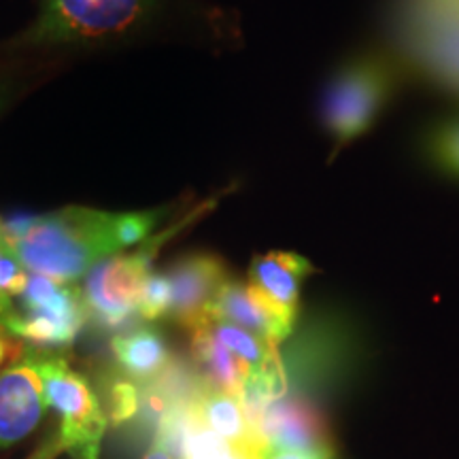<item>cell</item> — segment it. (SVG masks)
<instances>
[{
    "mask_svg": "<svg viewBox=\"0 0 459 459\" xmlns=\"http://www.w3.org/2000/svg\"><path fill=\"white\" fill-rule=\"evenodd\" d=\"M15 353H17L15 342H11L7 336L0 334V366H3L7 359H13Z\"/></svg>",
    "mask_w": 459,
    "mask_h": 459,
    "instance_id": "23",
    "label": "cell"
},
{
    "mask_svg": "<svg viewBox=\"0 0 459 459\" xmlns=\"http://www.w3.org/2000/svg\"><path fill=\"white\" fill-rule=\"evenodd\" d=\"M266 459H324V457L311 455V453H300V451H271V455Z\"/></svg>",
    "mask_w": 459,
    "mask_h": 459,
    "instance_id": "24",
    "label": "cell"
},
{
    "mask_svg": "<svg viewBox=\"0 0 459 459\" xmlns=\"http://www.w3.org/2000/svg\"><path fill=\"white\" fill-rule=\"evenodd\" d=\"M209 319L228 321L238 328L249 330L251 334L264 338L273 347H279L287 336L291 334L274 315L260 302L249 285L243 281L226 279L220 287L213 304L209 308Z\"/></svg>",
    "mask_w": 459,
    "mask_h": 459,
    "instance_id": "12",
    "label": "cell"
},
{
    "mask_svg": "<svg viewBox=\"0 0 459 459\" xmlns=\"http://www.w3.org/2000/svg\"><path fill=\"white\" fill-rule=\"evenodd\" d=\"M192 353L198 370L204 377V385L221 389V392L232 395L243 394L251 370L211 334L206 324L192 330Z\"/></svg>",
    "mask_w": 459,
    "mask_h": 459,
    "instance_id": "13",
    "label": "cell"
},
{
    "mask_svg": "<svg viewBox=\"0 0 459 459\" xmlns=\"http://www.w3.org/2000/svg\"><path fill=\"white\" fill-rule=\"evenodd\" d=\"M141 406V392L128 378H117L108 389V417L113 423H126Z\"/></svg>",
    "mask_w": 459,
    "mask_h": 459,
    "instance_id": "21",
    "label": "cell"
},
{
    "mask_svg": "<svg viewBox=\"0 0 459 459\" xmlns=\"http://www.w3.org/2000/svg\"><path fill=\"white\" fill-rule=\"evenodd\" d=\"M428 152L445 170L459 175V119L440 124L428 139Z\"/></svg>",
    "mask_w": 459,
    "mask_h": 459,
    "instance_id": "18",
    "label": "cell"
},
{
    "mask_svg": "<svg viewBox=\"0 0 459 459\" xmlns=\"http://www.w3.org/2000/svg\"><path fill=\"white\" fill-rule=\"evenodd\" d=\"M206 328L211 330V334H213L228 351H232L240 361H243L247 368L251 370V375L266 368V366L273 364L274 359H279L277 347H273L271 342H266L260 336L251 334L249 330H243L238 328V325L220 319H209L206 321Z\"/></svg>",
    "mask_w": 459,
    "mask_h": 459,
    "instance_id": "16",
    "label": "cell"
},
{
    "mask_svg": "<svg viewBox=\"0 0 459 459\" xmlns=\"http://www.w3.org/2000/svg\"><path fill=\"white\" fill-rule=\"evenodd\" d=\"M392 83L389 66L375 56L355 57L332 77L324 96V124L338 149L370 128L392 94Z\"/></svg>",
    "mask_w": 459,
    "mask_h": 459,
    "instance_id": "3",
    "label": "cell"
},
{
    "mask_svg": "<svg viewBox=\"0 0 459 459\" xmlns=\"http://www.w3.org/2000/svg\"><path fill=\"white\" fill-rule=\"evenodd\" d=\"M111 347L119 368L134 381H153L156 377L164 375L170 361L162 334L152 328H139L128 334L115 336Z\"/></svg>",
    "mask_w": 459,
    "mask_h": 459,
    "instance_id": "14",
    "label": "cell"
},
{
    "mask_svg": "<svg viewBox=\"0 0 459 459\" xmlns=\"http://www.w3.org/2000/svg\"><path fill=\"white\" fill-rule=\"evenodd\" d=\"M311 273L313 266L307 257L290 251H271L251 262L247 285L260 298L264 307L291 332L300 307L302 283Z\"/></svg>",
    "mask_w": 459,
    "mask_h": 459,
    "instance_id": "10",
    "label": "cell"
},
{
    "mask_svg": "<svg viewBox=\"0 0 459 459\" xmlns=\"http://www.w3.org/2000/svg\"><path fill=\"white\" fill-rule=\"evenodd\" d=\"M183 409H186V406H172V409L164 412L156 428L153 443L149 445V449L143 459H175Z\"/></svg>",
    "mask_w": 459,
    "mask_h": 459,
    "instance_id": "20",
    "label": "cell"
},
{
    "mask_svg": "<svg viewBox=\"0 0 459 459\" xmlns=\"http://www.w3.org/2000/svg\"><path fill=\"white\" fill-rule=\"evenodd\" d=\"M170 311V283L166 274L152 273L143 287L139 317L145 321L162 319Z\"/></svg>",
    "mask_w": 459,
    "mask_h": 459,
    "instance_id": "19",
    "label": "cell"
},
{
    "mask_svg": "<svg viewBox=\"0 0 459 459\" xmlns=\"http://www.w3.org/2000/svg\"><path fill=\"white\" fill-rule=\"evenodd\" d=\"M187 411L200 426L221 436L223 440H228L237 449L260 457L271 455V449L264 445L257 429L251 426L238 395L204 385L189 398Z\"/></svg>",
    "mask_w": 459,
    "mask_h": 459,
    "instance_id": "11",
    "label": "cell"
},
{
    "mask_svg": "<svg viewBox=\"0 0 459 459\" xmlns=\"http://www.w3.org/2000/svg\"><path fill=\"white\" fill-rule=\"evenodd\" d=\"M164 209L107 213L88 206H66L48 215L0 220V237L26 271L74 283L96 264L145 240Z\"/></svg>",
    "mask_w": 459,
    "mask_h": 459,
    "instance_id": "1",
    "label": "cell"
},
{
    "mask_svg": "<svg viewBox=\"0 0 459 459\" xmlns=\"http://www.w3.org/2000/svg\"><path fill=\"white\" fill-rule=\"evenodd\" d=\"M26 268L0 237V334L4 336V324L15 311V298L26 285Z\"/></svg>",
    "mask_w": 459,
    "mask_h": 459,
    "instance_id": "17",
    "label": "cell"
},
{
    "mask_svg": "<svg viewBox=\"0 0 459 459\" xmlns=\"http://www.w3.org/2000/svg\"><path fill=\"white\" fill-rule=\"evenodd\" d=\"M62 451H65V445H62L60 432H57V429H51L49 436H45L43 443L37 446V451H34L28 459H56Z\"/></svg>",
    "mask_w": 459,
    "mask_h": 459,
    "instance_id": "22",
    "label": "cell"
},
{
    "mask_svg": "<svg viewBox=\"0 0 459 459\" xmlns=\"http://www.w3.org/2000/svg\"><path fill=\"white\" fill-rule=\"evenodd\" d=\"M37 355L45 400L60 415L57 432L65 451L71 453L73 459H99L107 429V415L99 395L65 358L45 349H37Z\"/></svg>",
    "mask_w": 459,
    "mask_h": 459,
    "instance_id": "2",
    "label": "cell"
},
{
    "mask_svg": "<svg viewBox=\"0 0 459 459\" xmlns=\"http://www.w3.org/2000/svg\"><path fill=\"white\" fill-rule=\"evenodd\" d=\"M166 277L170 283L169 317L183 328L196 330L209 321V308L226 283L228 271L217 255L189 254L172 264Z\"/></svg>",
    "mask_w": 459,
    "mask_h": 459,
    "instance_id": "9",
    "label": "cell"
},
{
    "mask_svg": "<svg viewBox=\"0 0 459 459\" xmlns=\"http://www.w3.org/2000/svg\"><path fill=\"white\" fill-rule=\"evenodd\" d=\"M158 0H43L28 32L30 45H62L115 37L141 24Z\"/></svg>",
    "mask_w": 459,
    "mask_h": 459,
    "instance_id": "4",
    "label": "cell"
},
{
    "mask_svg": "<svg viewBox=\"0 0 459 459\" xmlns=\"http://www.w3.org/2000/svg\"><path fill=\"white\" fill-rule=\"evenodd\" d=\"M37 351L22 355L0 372V449L24 440L48 412Z\"/></svg>",
    "mask_w": 459,
    "mask_h": 459,
    "instance_id": "8",
    "label": "cell"
},
{
    "mask_svg": "<svg viewBox=\"0 0 459 459\" xmlns=\"http://www.w3.org/2000/svg\"><path fill=\"white\" fill-rule=\"evenodd\" d=\"M177 449H179V459H266L260 455H251V453L243 449H237L228 440H223L221 436L200 426L196 419H192V415H189L187 404L181 415Z\"/></svg>",
    "mask_w": 459,
    "mask_h": 459,
    "instance_id": "15",
    "label": "cell"
},
{
    "mask_svg": "<svg viewBox=\"0 0 459 459\" xmlns=\"http://www.w3.org/2000/svg\"><path fill=\"white\" fill-rule=\"evenodd\" d=\"M153 254L156 245L147 243L136 254L111 255L96 264L85 274L82 287L88 319H94L105 330H117L134 315L139 317L141 294L152 274Z\"/></svg>",
    "mask_w": 459,
    "mask_h": 459,
    "instance_id": "6",
    "label": "cell"
},
{
    "mask_svg": "<svg viewBox=\"0 0 459 459\" xmlns=\"http://www.w3.org/2000/svg\"><path fill=\"white\" fill-rule=\"evenodd\" d=\"M17 300L20 307L4 324V336L24 338L39 347H66L88 319L82 290L45 274H28Z\"/></svg>",
    "mask_w": 459,
    "mask_h": 459,
    "instance_id": "5",
    "label": "cell"
},
{
    "mask_svg": "<svg viewBox=\"0 0 459 459\" xmlns=\"http://www.w3.org/2000/svg\"><path fill=\"white\" fill-rule=\"evenodd\" d=\"M254 428L271 451H300L332 459L334 440L319 406L302 398L274 400L260 412Z\"/></svg>",
    "mask_w": 459,
    "mask_h": 459,
    "instance_id": "7",
    "label": "cell"
}]
</instances>
